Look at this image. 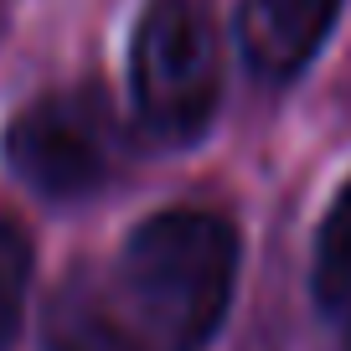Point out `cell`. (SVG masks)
I'll list each match as a JSON object with an SVG mask.
<instances>
[{"instance_id": "6", "label": "cell", "mask_w": 351, "mask_h": 351, "mask_svg": "<svg viewBox=\"0 0 351 351\" xmlns=\"http://www.w3.org/2000/svg\"><path fill=\"white\" fill-rule=\"evenodd\" d=\"M26 289H32V238L11 217H0V351H11L21 336Z\"/></svg>"}, {"instance_id": "3", "label": "cell", "mask_w": 351, "mask_h": 351, "mask_svg": "<svg viewBox=\"0 0 351 351\" xmlns=\"http://www.w3.org/2000/svg\"><path fill=\"white\" fill-rule=\"evenodd\" d=\"M5 165L47 202H77L109 181L119 160V124L99 83H67L36 93L5 124Z\"/></svg>"}, {"instance_id": "2", "label": "cell", "mask_w": 351, "mask_h": 351, "mask_svg": "<svg viewBox=\"0 0 351 351\" xmlns=\"http://www.w3.org/2000/svg\"><path fill=\"white\" fill-rule=\"evenodd\" d=\"M134 114L160 145H186L217 109V32L202 0H145L130 47Z\"/></svg>"}, {"instance_id": "5", "label": "cell", "mask_w": 351, "mask_h": 351, "mask_svg": "<svg viewBox=\"0 0 351 351\" xmlns=\"http://www.w3.org/2000/svg\"><path fill=\"white\" fill-rule=\"evenodd\" d=\"M315 305L341 351H351V181L336 191L315 238Z\"/></svg>"}, {"instance_id": "1", "label": "cell", "mask_w": 351, "mask_h": 351, "mask_svg": "<svg viewBox=\"0 0 351 351\" xmlns=\"http://www.w3.org/2000/svg\"><path fill=\"white\" fill-rule=\"evenodd\" d=\"M238 285V232L207 207L145 217L109 263H77L47 300L42 351H207Z\"/></svg>"}, {"instance_id": "4", "label": "cell", "mask_w": 351, "mask_h": 351, "mask_svg": "<svg viewBox=\"0 0 351 351\" xmlns=\"http://www.w3.org/2000/svg\"><path fill=\"white\" fill-rule=\"evenodd\" d=\"M336 16L341 0H243V21H238L243 57L258 77L289 83L320 52Z\"/></svg>"}]
</instances>
